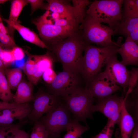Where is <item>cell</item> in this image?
<instances>
[{
	"label": "cell",
	"instance_id": "cell-1",
	"mask_svg": "<svg viewBox=\"0 0 138 138\" xmlns=\"http://www.w3.org/2000/svg\"><path fill=\"white\" fill-rule=\"evenodd\" d=\"M86 43L81 32H75L68 37L51 46V50L62 64L63 70L80 75Z\"/></svg>",
	"mask_w": 138,
	"mask_h": 138
},
{
	"label": "cell",
	"instance_id": "cell-2",
	"mask_svg": "<svg viewBox=\"0 0 138 138\" xmlns=\"http://www.w3.org/2000/svg\"><path fill=\"white\" fill-rule=\"evenodd\" d=\"M121 42L118 40L116 44L98 47L85 43L84 55L79 74L85 80L87 87L113 55L117 54Z\"/></svg>",
	"mask_w": 138,
	"mask_h": 138
},
{
	"label": "cell",
	"instance_id": "cell-3",
	"mask_svg": "<svg viewBox=\"0 0 138 138\" xmlns=\"http://www.w3.org/2000/svg\"><path fill=\"white\" fill-rule=\"evenodd\" d=\"M123 3V0L94 1L87 9L86 16L107 24L113 30L122 19Z\"/></svg>",
	"mask_w": 138,
	"mask_h": 138
},
{
	"label": "cell",
	"instance_id": "cell-4",
	"mask_svg": "<svg viewBox=\"0 0 138 138\" xmlns=\"http://www.w3.org/2000/svg\"><path fill=\"white\" fill-rule=\"evenodd\" d=\"M63 98V102L72 114L73 119L85 122L86 119L92 118L95 98L86 87L79 86Z\"/></svg>",
	"mask_w": 138,
	"mask_h": 138
},
{
	"label": "cell",
	"instance_id": "cell-5",
	"mask_svg": "<svg viewBox=\"0 0 138 138\" xmlns=\"http://www.w3.org/2000/svg\"><path fill=\"white\" fill-rule=\"evenodd\" d=\"M80 28L82 30V37L86 43L95 44L100 47L117 43L111 39L113 30L108 26L103 25L86 16Z\"/></svg>",
	"mask_w": 138,
	"mask_h": 138
},
{
	"label": "cell",
	"instance_id": "cell-6",
	"mask_svg": "<svg viewBox=\"0 0 138 138\" xmlns=\"http://www.w3.org/2000/svg\"><path fill=\"white\" fill-rule=\"evenodd\" d=\"M32 22L36 26L42 41L51 46L71 36L78 30L79 27L56 25L51 22L45 13L34 19Z\"/></svg>",
	"mask_w": 138,
	"mask_h": 138
},
{
	"label": "cell",
	"instance_id": "cell-7",
	"mask_svg": "<svg viewBox=\"0 0 138 138\" xmlns=\"http://www.w3.org/2000/svg\"><path fill=\"white\" fill-rule=\"evenodd\" d=\"M71 113L64 102L61 101L55 109L39 120L44 125L49 134L48 138H61V134L66 131L71 118Z\"/></svg>",
	"mask_w": 138,
	"mask_h": 138
},
{
	"label": "cell",
	"instance_id": "cell-8",
	"mask_svg": "<svg viewBox=\"0 0 138 138\" xmlns=\"http://www.w3.org/2000/svg\"><path fill=\"white\" fill-rule=\"evenodd\" d=\"M124 97L113 94L106 98L97 99L92 108L93 113L99 112L108 119L107 125L114 128L115 124L119 125Z\"/></svg>",
	"mask_w": 138,
	"mask_h": 138
},
{
	"label": "cell",
	"instance_id": "cell-9",
	"mask_svg": "<svg viewBox=\"0 0 138 138\" xmlns=\"http://www.w3.org/2000/svg\"><path fill=\"white\" fill-rule=\"evenodd\" d=\"M79 74L65 70L56 75L49 85L50 94L58 97H65L79 87L80 79Z\"/></svg>",
	"mask_w": 138,
	"mask_h": 138
},
{
	"label": "cell",
	"instance_id": "cell-10",
	"mask_svg": "<svg viewBox=\"0 0 138 138\" xmlns=\"http://www.w3.org/2000/svg\"><path fill=\"white\" fill-rule=\"evenodd\" d=\"M34 97L32 110L27 117L32 123L38 121L44 113L52 111L61 102L59 97L42 91Z\"/></svg>",
	"mask_w": 138,
	"mask_h": 138
},
{
	"label": "cell",
	"instance_id": "cell-11",
	"mask_svg": "<svg viewBox=\"0 0 138 138\" xmlns=\"http://www.w3.org/2000/svg\"><path fill=\"white\" fill-rule=\"evenodd\" d=\"M86 88L94 98L97 99L112 95L121 89L105 71L99 73Z\"/></svg>",
	"mask_w": 138,
	"mask_h": 138
},
{
	"label": "cell",
	"instance_id": "cell-12",
	"mask_svg": "<svg viewBox=\"0 0 138 138\" xmlns=\"http://www.w3.org/2000/svg\"><path fill=\"white\" fill-rule=\"evenodd\" d=\"M117 54L112 56L106 65L105 71L116 83L123 89L125 94L128 88L130 71L118 59Z\"/></svg>",
	"mask_w": 138,
	"mask_h": 138
},
{
	"label": "cell",
	"instance_id": "cell-13",
	"mask_svg": "<svg viewBox=\"0 0 138 138\" xmlns=\"http://www.w3.org/2000/svg\"><path fill=\"white\" fill-rule=\"evenodd\" d=\"M32 105L28 103L20 104L18 106L5 109L0 112V124L13 123L18 120L22 122L31 112Z\"/></svg>",
	"mask_w": 138,
	"mask_h": 138
},
{
	"label": "cell",
	"instance_id": "cell-14",
	"mask_svg": "<svg viewBox=\"0 0 138 138\" xmlns=\"http://www.w3.org/2000/svg\"><path fill=\"white\" fill-rule=\"evenodd\" d=\"M117 53L121 56L120 61L124 65H138V45L129 37L126 38L124 43L120 45Z\"/></svg>",
	"mask_w": 138,
	"mask_h": 138
},
{
	"label": "cell",
	"instance_id": "cell-15",
	"mask_svg": "<svg viewBox=\"0 0 138 138\" xmlns=\"http://www.w3.org/2000/svg\"><path fill=\"white\" fill-rule=\"evenodd\" d=\"M113 30V35L129 37L138 44V18H122L120 23Z\"/></svg>",
	"mask_w": 138,
	"mask_h": 138
},
{
	"label": "cell",
	"instance_id": "cell-16",
	"mask_svg": "<svg viewBox=\"0 0 138 138\" xmlns=\"http://www.w3.org/2000/svg\"><path fill=\"white\" fill-rule=\"evenodd\" d=\"M16 30L25 40L40 47L49 49L48 47L41 40L37 35L28 28L21 25L19 21L12 25L8 31L13 37V32Z\"/></svg>",
	"mask_w": 138,
	"mask_h": 138
},
{
	"label": "cell",
	"instance_id": "cell-17",
	"mask_svg": "<svg viewBox=\"0 0 138 138\" xmlns=\"http://www.w3.org/2000/svg\"><path fill=\"white\" fill-rule=\"evenodd\" d=\"M36 62L35 72L30 83L36 85L40 80L44 71L49 68H52L53 59L49 53L41 55H33Z\"/></svg>",
	"mask_w": 138,
	"mask_h": 138
},
{
	"label": "cell",
	"instance_id": "cell-18",
	"mask_svg": "<svg viewBox=\"0 0 138 138\" xmlns=\"http://www.w3.org/2000/svg\"><path fill=\"white\" fill-rule=\"evenodd\" d=\"M25 81H21L17 88L14 95L13 102L18 104L28 103L33 101V88L32 84Z\"/></svg>",
	"mask_w": 138,
	"mask_h": 138
},
{
	"label": "cell",
	"instance_id": "cell-19",
	"mask_svg": "<svg viewBox=\"0 0 138 138\" xmlns=\"http://www.w3.org/2000/svg\"><path fill=\"white\" fill-rule=\"evenodd\" d=\"M46 1L48 3L47 10L59 13L73 19L76 21L74 8L67 3V1L48 0Z\"/></svg>",
	"mask_w": 138,
	"mask_h": 138
},
{
	"label": "cell",
	"instance_id": "cell-20",
	"mask_svg": "<svg viewBox=\"0 0 138 138\" xmlns=\"http://www.w3.org/2000/svg\"><path fill=\"white\" fill-rule=\"evenodd\" d=\"M135 124L133 118L126 108L124 98L119 124L121 138H130Z\"/></svg>",
	"mask_w": 138,
	"mask_h": 138
},
{
	"label": "cell",
	"instance_id": "cell-21",
	"mask_svg": "<svg viewBox=\"0 0 138 138\" xmlns=\"http://www.w3.org/2000/svg\"><path fill=\"white\" fill-rule=\"evenodd\" d=\"M28 4L27 0H15L12 1L8 19H2L7 24V28H6L7 31L18 21V18L23 8Z\"/></svg>",
	"mask_w": 138,
	"mask_h": 138
},
{
	"label": "cell",
	"instance_id": "cell-22",
	"mask_svg": "<svg viewBox=\"0 0 138 138\" xmlns=\"http://www.w3.org/2000/svg\"><path fill=\"white\" fill-rule=\"evenodd\" d=\"M88 129L89 127L87 125H82L77 120L72 119L67 126V133L63 138H80L83 134Z\"/></svg>",
	"mask_w": 138,
	"mask_h": 138
},
{
	"label": "cell",
	"instance_id": "cell-23",
	"mask_svg": "<svg viewBox=\"0 0 138 138\" xmlns=\"http://www.w3.org/2000/svg\"><path fill=\"white\" fill-rule=\"evenodd\" d=\"M75 12V19L79 25L84 21L86 16L87 8L91 3L88 0H72Z\"/></svg>",
	"mask_w": 138,
	"mask_h": 138
},
{
	"label": "cell",
	"instance_id": "cell-24",
	"mask_svg": "<svg viewBox=\"0 0 138 138\" xmlns=\"http://www.w3.org/2000/svg\"><path fill=\"white\" fill-rule=\"evenodd\" d=\"M5 75L11 89L15 90L16 89L21 81L22 73L21 70L18 68L6 69Z\"/></svg>",
	"mask_w": 138,
	"mask_h": 138
},
{
	"label": "cell",
	"instance_id": "cell-25",
	"mask_svg": "<svg viewBox=\"0 0 138 138\" xmlns=\"http://www.w3.org/2000/svg\"><path fill=\"white\" fill-rule=\"evenodd\" d=\"M26 121L17 123L0 124V138H13Z\"/></svg>",
	"mask_w": 138,
	"mask_h": 138
},
{
	"label": "cell",
	"instance_id": "cell-26",
	"mask_svg": "<svg viewBox=\"0 0 138 138\" xmlns=\"http://www.w3.org/2000/svg\"><path fill=\"white\" fill-rule=\"evenodd\" d=\"M122 18H138V0H123Z\"/></svg>",
	"mask_w": 138,
	"mask_h": 138
},
{
	"label": "cell",
	"instance_id": "cell-27",
	"mask_svg": "<svg viewBox=\"0 0 138 138\" xmlns=\"http://www.w3.org/2000/svg\"><path fill=\"white\" fill-rule=\"evenodd\" d=\"M14 95L12 93L5 75L0 80V99L6 102H13Z\"/></svg>",
	"mask_w": 138,
	"mask_h": 138
},
{
	"label": "cell",
	"instance_id": "cell-28",
	"mask_svg": "<svg viewBox=\"0 0 138 138\" xmlns=\"http://www.w3.org/2000/svg\"><path fill=\"white\" fill-rule=\"evenodd\" d=\"M34 123L30 138H48V133L44 124L39 120Z\"/></svg>",
	"mask_w": 138,
	"mask_h": 138
},
{
	"label": "cell",
	"instance_id": "cell-29",
	"mask_svg": "<svg viewBox=\"0 0 138 138\" xmlns=\"http://www.w3.org/2000/svg\"><path fill=\"white\" fill-rule=\"evenodd\" d=\"M130 71L128 89L125 97L127 96L138 86V68L132 67Z\"/></svg>",
	"mask_w": 138,
	"mask_h": 138
},
{
	"label": "cell",
	"instance_id": "cell-30",
	"mask_svg": "<svg viewBox=\"0 0 138 138\" xmlns=\"http://www.w3.org/2000/svg\"><path fill=\"white\" fill-rule=\"evenodd\" d=\"M36 65L34 56L31 55L22 67L25 73L30 82L35 72Z\"/></svg>",
	"mask_w": 138,
	"mask_h": 138
},
{
	"label": "cell",
	"instance_id": "cell-31",
	"mask_svg": "<svg viewBox=\"0 0 138 138\" xmlns=\"http://www.w3.org/2000/svg\"><path fill=\"white\" fill-rule=\"evenodd\" d=\"M0 42L4 47L7 48L17 46L13 37L9 34L4 33L0 31Z\"/></svg>",
	"mask_w": 138,
	"mask_h": 138
},
{
	"label": "cell",
	"instance_id": "cell-32",
	"mask_svg": "<svg viewBox=\"0 0 138 138\" xmlns=\"http://www.w3.org/2000/svg\"><path fill=\"white\" fill-rule=\"evenodd\" d=\"M28 3L30 4L31 8V15H32L36 10L39 9L47 10L48 4H45L42 0H27Z\"/></svg>",
	"mask_w": 138,
	"mask_h": 138
},
{
	"label": "cell",
	"instance_id": "cell-33",
	"mask_svg": "<svg viewBox=\"0 0 138 138\" xmlns=\"http://www.w3.org/2000/svg\"><path fill=\"white\" fill-rule=\"evenodd\" d=\"M56 75L52 68L47 69L43 73L42 77L44 81L49 84L54 80Z\"/></svg>",
	"mask_w": 138,
	"mask_h": 138
},
{
	"label": "cell",
	"instance_id": "cell-34",
	"mask_svg": "<svg viewBox=\"0 0 138 138\" xmlns=\"http://www.w3.org/2000/svg\"><path fill=\"white\" fill-rule=\"evenodd\" d=\"M114 128L106 125L99 133L91 138H112Z\"/></svg>",
	"mask_w": 138,
	"mask_h": 138
},
{
	"label": "cell",
	"instance_id": "cell-35",
	"mask_svg": "<svg viewBox=\"0 0 138 138\" xmlns=\"http://www.w3.org/2000/svg\"><path fill=\"white\" fill-rule=\"evenodd\" d=\"M11 51L15 60H21L24 59L25 53L21 48L16 46L13 48Z\"/></svg>",
	"mask_w": 138,
	"mask_h": 138
},
{
	"label": "cell",
	"instance_id": "cell-36",
	"mask_svg": "<svg viewBox=\"0 0 138 138\" xmlns=\"http://www.w3.org/2000/svg\"><path fill=\"white\" fill-rule=\"evenodd\" d=\"M2 61L5 65L11 63L15 61L11 51L4 50Z\"/></svg>",
	"mask_w": 138,
	"mask_h": 138
},
{
	"label": "cell",
	"instance_id": "cell-37",
	"mask_svg": "<svg viewBox=\"0 0 138 138\" xmlns=\"http://www.w3.org/2000/svg\"><path fill=\"white\" fill-rule=\"evenodd\" d=\"M13 138H29L28 134L21 129L17 132Z\"/></svg>",
	"mask_w": 138,
	"mask_h": 138
},
{
	"label": "cell",
	"instance_id": "cell-38",
	"mask_svg": "<svg viewBox=\"0 0 138 138\" xmlns=\"http://www.w3.org/2000/svg\"><path fill=\"white\" fill-rule=\"evenodd\" d=\"M132 138H138V124L137 123L135 124L134 128L132 131Z\"/></svg>",
	"mask_w": 138,
	"mask_h": 138
},
{
	"label": "cell",
	"instance_id": "cell-39",
	"mask_svg": "<svg viewBox=\"0 0 138 138\" xmlns=\"http://www.w3.org/2000/svg\"><path fill=\"white\" fill-rule=\"evenodd\" d=\"M0 31L7 34H9L8 31L4 25L0 14Z\"/></svg>",
	"mask_w": 138,
	"mask_h": 138
},
{
	"label": "cell",
	"instance_id": "cell-40",
	"mask_svg": "<svg viewBox=\"0 0 138 138\" xmlns=\"http://www.w3.org/2000/svg\"><path fill=\"white\" fill-rule=\"evenodd\" d=\"M14 61L16 62L15 64H16L17 66L19 67H23L25 64H24V59L21 60H15Z\"/></svg>",
	"mask_w": 138,
	"mask_h": 138
},
{
	"label": "cell",
	"instance_id": "cell-41",
	"mask_svg": "<svg viewBox=\"0 0 138 138\" xmlns=\"http://www.w3.org/2000/svg\"><path fill=\"white\" fill-rule=\"evenodd\" d=\"M4 48L3 45L0 42V59L2 61L3 53L4 50Z\"/></svg>",
	"mask_w": 138,
	"mask_h": 138
},
{
	"label": "cell",
	"instance_id": "cell-42",
	"mask_svg": "<svg viewBox=\"0 0 138 138\" xmlns=\"http://www.w3.org/2000/svg\"><path fill=\"white\" fill-rule=\"evenodd\" d=\"M5 68L0 69V80L2 76L5 75Z\"/></svg>",
	"mask_w": 138,
	"mask_h": 138
},
{
	"label": "cell",
	"instance_id": "cell-43",
	"mask_svg": "<svg viewBox=\"0 0 138 138\" xmlns=\"http://www.w3.org/2000/svg\"><path fill=\"white\" fill-rule=\"evenodd\" d=\"M5 68V65L3 61L0 59V69Z\"/></svg>",
	"mask_w": 138,
	"mask_h": 138
},
{
	"label": "cell",
	"instance_id": "cell-44",
	"mask_svg": "<svg viewBox=\"0 0 138 138\" xmlns=\"http://www.w3.org/2000/svg\"><path fill=\"white\" fill-rule=\"evenodd\" d=\"M8 1L7 0H0V4H3Z\"/></svg>",
	"mask_w": 138,
	"mask_h": 138
}]
</instances>
